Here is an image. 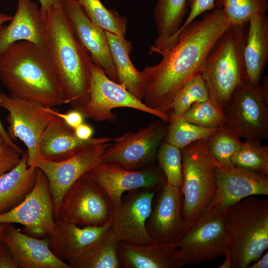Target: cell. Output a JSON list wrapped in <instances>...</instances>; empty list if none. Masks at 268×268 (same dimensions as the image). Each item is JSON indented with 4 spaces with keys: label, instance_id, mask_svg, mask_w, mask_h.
<instances>
[{
    "label": "cell",
    "instance_id": "1",
    "mask_svg": "<svg viewBox=\"0 0 268 268\" xmlns=\"http://www.w3.org/2000/svg\"><path fill=\"white\" fill-rule=\"evenodd\" d=\"M229 26L222 9L215 7L183 29L176 44L159 54L162 57L160 62L142 71L145 81V105L167 114L182 87L201 74L208 54Z\"/></svg>",
    "mask_w": 268,
    "mask_h": 268
},
{
    "label": "cell",
    "instance_id": "2",
    "mask_svg": "<svg viewBox=\"0 0 268 268\" xmlns=\"http://www.w3.org/2000/svg\"><path fill=\"white\" fill-rule=\"evenodd\" d=\"M41 13L47 25V51L58 77L64 103L79 110L89 99L91 57L74 33L60 3Z\"/></svg>",
    "mask_w": 268,
    "mask_h": 268
},
{
    "label": "cell",
    "instance_id": "3",
    "mask_svg": "<svg viewBox=\"0 0 268 268\" xmlns=\"http://www.w3.org/2000/svg\"><path fill=\"white\" fill-rule=\"evenodd\" d=\"M0 80L9 95L54 107L64 103L48 51L31 42L11 44L0 57Z\"/></svg>",
    "mask_w": 268,
    "mask_h": 268
},
{
    "label": "cell",
    "instance_id": "4",
    "mask_svg": "<svg viewBox=\"0 0 268 268\" xmlns=\"http://www.w3.org/2000/svg\"><path fill=\"white\" fill-rule=\"evenodd\" d=\"M225 260L219 268H248L268 248V200L248 197L225 208Z\"/></svg>",
    "mask_w": 268,
    "mask_h": 268
},
{
    "label": "cell",
    "instance_id": "5",
    "mask_svg": "<svg viewBox=\"0 0 268 268\" xmlns=\"http://www.w3.org/2000/svg\"><path fill=\"white\" fill-rule=\"evenodd\" d=\"M245 25L229 26L209 51L201 73L208 99L222 110L245 81Z\"/></svg>",
    "mask_w": 268,
    "mask_h": 268
},
{
    "label": "cell",
    "instance_id": "6",
    "mask_svg": "<svg viewBox=\"0 0 268 268\" xmlns=\"http://www.w3.org/2000/svg\"><path fill=\"white\" fill-rule=\"evenodd\" d=\"M183 216L185 232L206 211L216 194V170L205 140L181 149Z\"/></svg>",
    "mask_w": 268,
    "mask_h": 268
},
{
    "label": "cell",
    "instance_id": "7",
    "mask_svg": "<svg viewBox=\"0 0 268 268\" xmlns=\"http://www.w3.org/2000/svg\"><path fill=\"white\" fill-rule=\"evenodd\" d=\"M226 124L239 137L261 140L268 138V78L253 86L245 82L223 109Z\"/></svg>",
    "mask_w": 268,
    "mask_h": 268
},
{
    "label": "cell",
    "instance_id": "8",
    "mask_svg": "<svg viewBox=\"0 0 268 268\" xmlns=\"http://www.w3.org/2000/svg\"><path fill=\"white\" fill-rule=\"evenodd\" d=\"M0 106L8 112L7 134L13 141L18 138L26 146L27 165L36 167L42 159L39 153L41 137L47 128L58 117L47 106L39 103L0 93Z\"/></svg>",
    "mask_w": 268,
    "mask_h": 268
},
{
    "label": "cell",
    "instance_id": "9",
    "mask_svg": "<svg viewBox=\"0 0 268 268\" xmlns=\"http://www.w3.org/2000/svg\"><path fill=\"white\" fill-rule=\"evenodd\" d=\"M113 212L106 196L87 173L67 190L55 219L80 226H104L111 224Z\"/></svg>",
    "mask_w": 268,
    "mask_h": 268
},
{
    "label": "cell",
    "instance_id": "10",
    "mask_svg": "<svg viewBox=\"0 0 268 268\" xmlns=\"http://www.w3.org/2000/svg\"><path fill=\"white\" fill-rule=\"evenodd\" d=\"M120 107L137 110L169 123L170 122L168 114L148 107L123 85L109 78L101 67L93 63L91 67L89 101L79 111L84 118L114 122L117 117L112 110Z\"/></svg>",
    "mask_w": 268,
    "mask_h": 268
},
{
    "label": "cell",
    "instance_id": "11",
    "mask_svg": "<svg viewBox=\"0 0 268 268\" xmlns=\"http://www.w3.org/2000/svg\"><path fill=\"white\" fill-rule=\"evenodd\" d=\"M169 123L155 120L136 131H129L113 140L102 154V162L115 163L129 170L154 164Z\"/></svg>",
    "mask_w": 268,
    "mask_h": 268
},
{
    "label": "cell",
    "instance_id": "12",
    "mask_svg": "<svg viewBox=\"0 0 268 268\" xmlns=\"http://www.w3.org/2000/svg\"><path fill=\"white\" fill-rule=\"evenodd\" d=\"M224 210L217 207L207 209L176 244L184 266L197 265L224 256L226 236Z\"/></svg>",
    "mask_w": 268,
    "mask_h": 268
},
{
    "label": "cell",
    "instance_id": "13",
    "mask_svg": "<svg viewBox=\"0 0 268 268\" xmlns=\"http://www.w3.org/2000/svg\"><path fill=\"white\" fill-rule=\"evenodd\" d=\"M88 174L106 196L113 210L119 206L125 193L138 189L157 191L167 183L163 171L155 163L139 169L129 170L115 163L101 162Z\"/></svg>",
    "mask_w": 268,
    "mask_h": 268
},
{
    "label": "cell",
    "instance_id": "14",
    "mask_svg": "<svg viewBox=\"0 0 268 268\" xmlns=\"http://www.w3.org/2000/svg\"><path fill=\"white\" fill-rule=\"evenodd\" d=\"M0 223L20 224L25 233L36 238L52 233L55 224L53 201L48 180L40 169L31 191L18 205L0 214Z\"/></svg>",
    "mask_w": 268,
    "mask_h": 268
},
{
    "label": "cell",
    "instance_id": "15",
    "mask_svg": "<svg viewBox=\"0 0 268 268\" xmlns=\"http://www.w3.org/2000/svg\"><path fill=\"white\" fill-rule=\"evenodd\" d=\"M111 142L86 146L61 161H52L42 158L37 162L36 167L45 174L48 180L55 217L67 190L79 178L102 162V154Z\"/></svg>",
    "mask_w": 268,
    "mask_h": 268
},
{
    "label": "cell",
    "instance_id": "16",
    "mask_svg": "<svg viewBox=\"0 0 268 268\" xmlns=\"http://www.w3.org/2000/svg\"><path fill=\"white\" fill-rule=\"evenodd\" d=\"M156 191L138 189L125 193L114 210L110 229L119 242L149 244L156 242L146 229Z\"/></svg>",
    "mask_w": 268,
    "mask_h": 268
},
{
    "label": "cell",
    "instance_id": "17",
    "mask_svg": "<svg viewBox=\"0 0 268 268\" xmlns=\"http://www.w3.org/2000/svg\"><path fill=\"white\" fill-rule=\"evenodd\" d=\"M181 187L167 183L156 192L146 222L149 235L156 242L177 244L185 233Z\"/></svg>",
    "mask_w": 268,
    "mask_h": 268
},
{
    "label": "cell",
    "instance_id": "18",
    "mask_svg": "<svg viewBox=\"0 0 268 268\" xmlns=\"http://www.w3.org/2000/svg\"><path fill=\"white\" fill-rule=\"evenodd\" d=\"M212 159L216 170V192L208 209L217 207L225 209L248 197L268 195V175L223 165Z\"/></svg>",
    "mask_w": 268,
    "mask_h": 268
},
{
    "label": "cell",
    "instance_id": "19",
    "mask_svg": "<svg viewBox=\"0 0 268 268\" xmlns=\"http://www.w3.org/2000/svg\"><path fill=\"white\" fill-rule=\"evenodd\" d=\"M60 3L93 63L101 67L109 78L119 83L105 31L90 20L77 0H60Z\"/></svg>",
    "mask_w": 268,
    "mask_h": 268
},
{
    "label": "cell",
    "instance_id": "20",
    "mask_svg": "<svg viewBox=\"0 0 268 268\" xmlns=\"http://www.w3.org/2000/svg\"><path fill=\"white\" fill-rule=\"evenodd\" d=\"M8 25L0 29V57L13 43L26 41L47 51L46 23L37 3L31 0H17V9Z\"/></svg>",
    "mask_w": 268,
    "mask_h": 268
},
{
    "label": "cell",
    "instance_id": "21",
    "mask_svg": "<svg viewBox=\"0 0 268 268\" xmlns=\"http://www.w3.org/2000/svg\"><path fill=\"white\" fill-rule=\"evenodd\" d=\"M2 241L9 248L18 268H71L53 254L47 237L39 238L23 233L12 223H5Z\"/></svg>",
    "mask_w": 268,
    "mask_h": 268
},
{
    "label": "cell",
    "instance_id": "22",
    "mask_svg": "<svg viewBox=\"0 0 268 268\" xmlns=\"http://www.w3.org/2000/svg\"><path fill=\"white\" fill-rule=\"evenodd\" d=\"M117 253L125 268H180L184 266L176 244H138L119 242Z\"/></svg>",
    "mask_w": 268,
    "mask_h": 268
},
{
    "label": "cell",
    "instance_id": "23",
    "mask_svg": "<svg viewBox=\"0 0 268 268\" xmlns=\"http://www.w3.org/2000/svg\"><path fill=\"white\" fill-rule=\"evenodd\" d=\"M110 225L80 226L55 219L54 229L47 237L49 246L56 257L67 263L99 239Z\"/></svg>",
    "mask_w": 268,
    "mask_h": 268
},
{
    "label": "cell",
    "instance_id": "24",
    "mask_svg": "<svg viewBox=\"0 0 268 268\" xmlns=\"http://www.w3.org/2000/svg\"><path fill=\"white\" fill-rule=\"evenodd\" d=\"M113 138L101 137L88 139L78 138L73 129L58 117L47 128L41 137L39 153L41 158L52 161L65 159L84 147L111 142Z\"/></svg>",
    "mask_w": 268,
    "mask_h": 268
},
{
    "label": "cell",
    "instance_id": "25",
    "mask_svg": "<svg viewBox=\"0 0 268 268\" xmlns=\"http://www.w3.org/2000/svg\"><path fill=\"white\" fill-rule=\"evenodd\" d=\"M248 23L244 51L245 81L258 86L268 61V16L257 14Z\"/></svg>",
    "mask_w": 268,
    "mask_h": 268
},
{
    "label": "cell",
    "instance_id": "26",
    "mask_svg": "<svg viewBox=\"0 0 268 268\" xmlns=\"http://www.w3.org/2000/svg\"><path fill=\"white\" fill-rule=\"evenodd\" d=\"M28 158L26 150L18 164L0 177V214L21 203L35 185L38 168L28 166Z\"/></svg>",
    "mask_w": 268,
    "mask_h": 268
},
{
    "label": "cell",
    "instance_id": "27",
    "mask_svg": "<svg viewBox=\"0 0 268 268\" xmlns=\"http://www.w3.org/2000/svg\"><path fill=\"white\" fill-rule=\"evenodd\" d=\"M105 32L119 83L143 102L145 81L142 71L138 70L131 60L130 56L133 49L131 42L125 36Z\"/></svg>",
    "mask_w": 268,
    "mask_h": 268
},
{
    "label": "cell",
    "instance_id": "28",
    "mask_svg": "<svg viewBox=\"0 0 268 268\" xmlns=\"http://www.w3.org/2000/svg\"><path fill=\"white\" fill-rule=\"evenodd\" d=\"M119 241L110 229L99 239L67 263L71 268H120Z\"/></svg>",
    "mask_w": 268,
    "mask_h": 268
},
{
    "label": "cell",
    "instance_id": "29",
    "mask_svg": "<svg viewBox=\"0 0 268 268\" xmlns=\"http://www.w3.org/2000/svg\"><path fill=\"white\" fill-rule=\"evenodd\" d=\"M187 10V0H157L153 11L157 37L150 51L156 53L180 29Z\"/></svg>",
    "mask_w": 268,
    "mask_h": 268
},
{
    "label": "cell",
    "instance_id": "30",
    "mask_svg": "<svg viewBox=\"0 0 268 268\" xmlns=\"http://www.w3.org/2000/svg\"><path fill=\"white\" fill-rule=\"evenodd\" d=\"M208 99L205 84L201 75L198 74L182 87L169 105L167 114L170 118V123L179 119L194 104Z\"/></svg>",
    "mask_w": 268,
    "mask_h": 268
},
{
    "label": "cell",
    "instance_id": "31",
    "mask_svg": "<svg viewBox=\"0 0 268 268\" xmlns=\"http://www.w3.org/2000/svg\"><path fill=\"white\" fill-rule=\"evenodd\" d=\"M90 20L105 31L125 36L127 19L117 11L107 9L100 0H77Z\"/></svg>",
    "mask_w": 268,
    "mask_h": 268
},
{
    "label": "cell",
    "instance_id": "32",
    "mask_svg": "<svg viewBox=\"0 0 268 268\" xmlns=\"http://www.w3.org/2000/svg\"><path fill=\"white\" fill-rule=\"evenodd\" d=\"M215 6L221 8L230 25L248 23L254 15L267 13V0H215Z\"/></svg>",
    "mask_w": 268,
    "mask_h": 268
},
{
    "label": "cell",
    "instance_id": "33",
    "mask_svg": "<svg viewBox=\"0 0 268 268\" xmlns=\"http://www.w3.org/2000/svg\"><path fill=\"white\" fill-rule=\"evenodd\" d=\"M234 166L268 175V147L263 146L260 140L246 139L232 158Z\"/></svg>",
    "mask_w": 268,
    "mask_h": 268
},
{
    "label": "cell",
    "instance_id": "34",
    "mask_svg": "<svg viewBox=\"0 0 268 268\" xmlns=\"http://www.w3.org/2000/svg\"><path fill=\"white\" fill-rule=\"evenodd\" d=\"M206 141L212 157L218 162L229 166L233 165L232 158L243 143L226 125L219 128Z\"/></svg>",
    "mask_w": 268,
    "mask_h": 268
},
{
    "label": "cell",
    "instance_id": "35",
    "mask_svg": "<svg viewBox=\"0 0 268 268\" xmlns=\"http://www.w3.org/2000/svg\"><path fill=\"white\" fill-rule=\"evenodd\" d=\"M218 129L201 127L179 119L169 123L164 140L182 149L197 140H206Z\"/></svg>",
    "mask_w": 268,
    "mask_h": 268
},
{
    "label": "cell",
    "instance_id": "36",
    "mask_svg": "<svg viewBox=\"0 0 268 268\" xmlns=\"http://www.w3.org/2000/svg\"><path fill=\"white\" fill-rule=\"evenodd\" d=\"M156 158L167 183L181 187L183 181L181 149L165 141H162L158 148Z\"/></svg>",
    "mask_w": 268,
    "mask_h": 268
},
{
    "label": "cell",
    "instance_id": "37",
    "mask_svg": "<svg viewBox=\"0 0 268 268\" xmlns=\"http://www.w3.org/2000/svg\"><path fill=\"white\" fill-rule=\"evenodd\" d=\"M180 119L205 128H216L226 125L223 110L209 99L194 104Z\"/></svg>",
    "mask_w": 268,
    "mask_h": 268
},
{
    "label": "cell",
    "instance_id": "38",
    "mask_svg": "<svg viewBox=\"0 0 268 268\" xmlns=\"http://www.w3.org/2000/svg\"><path fill=\"white\" fill-rule=\"evenodd\" d=\"M215 0H187L189 13L180 29L168 39L169 43L175 44L182 30L195 21L197 17L215 8Z\"/></svg>",
    "mask_w": 268,
    "mask_h": 268
},
{
    "label": "cell",
    "instance_id": "39",
    "mask_svg": "<svg viewBox=\"0 0 268 268\" xmlns=\"http://www.w3.org/2000/svg\"><path fill=\"white\" fill-rule=\"evenodd\" d=\"M23 153L19 147L7 143L0 134V177L18 164Z\"/></svg>",
    "mask_w": 268,
    "mask_h": 268
},
{
    "label": "cell",
    "instance_id": "40",
    "mask_svg": "<svg viewBox=\"0 0 268 268\" xmlns=\"http://www.w3.org/2000/svg\"><path fill=\"white\" fill-rule=\"evenodd\" d=\"M48 110L57 117L61 119L68 127L74 129L83 123L84 117L80 111L73 109L67 113H63L48 107Z\"/></svg>",
    "mask_w": 268,
    "mask_h": 268
},
{
    "label": "cell",
    "instance_id": "41",
    "mask_svg": "<svg viewBox=\"0 0 268 268\" xmlns=\"http://www.w3.org/2000/svg\"><path fill=\"white\" fill-rule=\"evenodd\" d=\"M0 268H18L9 248L3 241L0 242Z\"/></svg>",
    "mask_w": 268,
    "mask_h": 268
},
{
    "label": "cell",
    "instance_id": "42",
    "mask_svg": "<svg viewBox=\"0 0 268 268\" xmlns=\"http://www.w3.org/2000/svg\"><path fill=\"white\" fill-rule=\"evenodd\" d=\"M75 135L81 139H88L91 137L93 130L92 127L83 123L73 129Z\"/></svg>",
    "mask_w": 268,
    "mask_h": 268
},
{
    "label": "cell",
    "instance_id": "43",
    "mask_svg": "<svg viewBox=\"0 0 268 268\" xmlns=\"http://www.w3.org/2000/svg\"><path fill=\"white\" fill-rule=\"evenodd\" d=\"M268 268V253L263 255L258 260L251 264L248 268Z\"/></svg>",
    "mask_w": 268,
    "mask_h": 268
},
{
    "label": "cell",
    "instance_id": "44",
    "mask_svg": "<svg viewBox=\"0 0 268 268\" xmlns=\"http://www.w3.org/2000/svg\"><path fill=\"white\" fill-rule=\"evenodd\" d=\"M40 3V10L43 13L50 6L60 3V0H38Z\"/></svg>",
    "mask_w": 268,
    "mask_h": 268
},
{
    "label": "cell",
    "instance_id": "45",
    "mask_svg": "<svg viewBox=\"0 0 268 268\" xmlns=\"http://www.w3.org/2000/svg\"><path fill=\"white\" fill-rule=\"evenodd\" d=\"M0 134L1 135V136L3 137V138L4 139L6 142H7V143L10 144L11 145L13 146L18 147V146H17L9 136L7 132L4 128L0 120Z\"/></svg>",
    "mask_w": 268,
    "mask_h": 268
},
{
    "label": "cell",
    "instance_id": "46",
    "mask_svg": "<svg viewBox=\"0 0 268 268\" xmlns=\"http://www.w3.org/2000/svg\"><path fill=\"white\" fill-rule=\"evenodd\" d=\"M12 17L13 16L8 15L0 11V29L4 23L10 21Z\"/></svg>",
    "mask_w": 268,
    "mask_h": 268
},
{
    "label": "cell",
    "instance_id": "47",
    "mask_svg": "<svg viewBox=\"0 0 268 268\" xmlns=\"http://www.w3.org/2000/svg\"><path fill=\"white\" fill-rule=\"evenodd\" d=\"M5 229V223H0V242L2 241Z\"/></svg>",
    "mask_w": 268,
    "mask_h": 268
}]
</instances>
